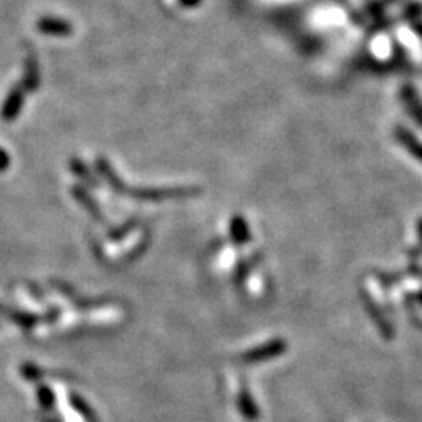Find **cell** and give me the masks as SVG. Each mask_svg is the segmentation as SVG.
Segmentation results:
<instances>
[{"instance_id": "obj_1", "label": "cell", "mask_w": 422, "mask_h": 422, "mask_svg": "<svg viewBox=\"0 0 422 422\" xmlns=\"http://www.w3.org/2000/svg\"><path fill=\"white\" fill-rule=\"evenodd\" d=\"M394 136H396V141H398V143L401 144V146L405 148V150L409 151V153L412 155L417 162H421L422 164V143L421 141L417 139L412 132L406 131L405 127H401V125H398V127H396Z\"/></svg>"}, {"instance_id": "obj_2", "label": "cell", "mask_w": 422, "mask_h": 422, "mask_svg": "<svg viewBox=\"0 0 422 422\" xmlns=\"http://www.w3.org/2000/svg\"><path fill=\"white\" fill-rule=\"evenodd\" d=\"M401 101L406 109H409V113L412 114L413 120L422 127V101L419 94H417L410 85H405V87L401 88Z\"/></svg>"}, {"instance_id": "obj_3", "label": "cell", "mask_w": 422, "mask_h": 422, "mask_svg": "<svg viewBox=\"0 0 422 422\" xmlns=\"http://www.w3.org/2000/svg\"><path fill=\"white\" fill-rule=\"evenodd\" d=\"M362 301H364L366 310H368V315L372 317L373 322H375V325L379 328V331L386 336V340H391L392 338V328L389 325L387 318L382 315V312L377 308V305L368 298V296H364V298H362Z\"/></svg>"}, {"instance_id": "obj_4", "label": "cell", "mask_w": 422, "mask_h": 422, "mask_svg": "<svg viewBox=\"0 0 422 422\" xmlns=\"http://www.w3.org/2000/svg\"><path fill=\"white\" fill-rule=\"evenodd\" d=\"M39 31L50 36H67L70 32V27L62 20L46 18V20L39 21Z\"/></svg>"}, {"instance_id": "obj_5", "label": "cell", "mask_w": 422, "mask_h": 422, "mask_svg": "<svg viewBox=\"0 0 422 422\" xmlns=\"http://www.w3.org/2000/svg\"><path fill=\"white\" fill-rule=\"evenodd\" d=\"M417 234H419V238H421V242H422V218H419V220H417Z\"/></svg>"}, {"instance_id": "obj_6", "label": "cell", "mask_w": 422, "mask_h": 422, "mask_svg": "<svg viewBox=\"0 0 422 422\" xmlns=\"http://www.w3.org/2000/svg\"><path fill=\"white\" fill-rule=\"evenodd\" d=\"M183 4H187V6H194V4H198L199 0H181Z\"/></svg>"}, {"instance_id": "obj_7", "label": "cell", "mask_w": 422, "mask_h": 422, "mask_svg": "<svg viewBox=\"0 0 422 422\" xmlns=\"http://www.w3.org/2000/svg\"><path fill=\"white\" fill-rule=\"evenodd\" d=\"M416 299H417V301H419V303H421V305H422V291L419 292V294H417V296H416Z\"/></svg>"}]
</instances>
